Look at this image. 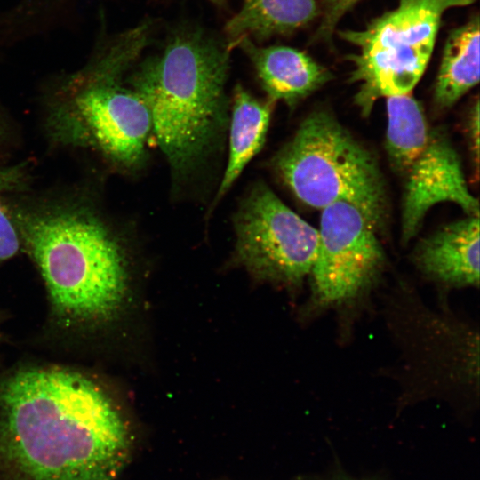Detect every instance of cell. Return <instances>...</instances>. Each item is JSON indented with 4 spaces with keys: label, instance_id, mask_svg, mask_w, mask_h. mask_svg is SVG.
<instances>
[{
    "label": "cell",
    "instance_id": "18",
    "mask_svg": "<svg viewBox=\"0 0 480 480\" xmlns=\"http://www.w3.org/2000/svg\"><path fill=\"white\" fill-rule=\"evenodd\" d=\"M212 1H213V2H215V3H220V2H222V0H212Z\"/></svg>",
    "mask_w": 480,
    "mask_h": 480
},
{
    "label": "cell",
    "instance_id": "8",
    "mask_svg": "<svg viewBox=\"0 0 480 480\" xmlns=\"http://www.w3.org/2000/svg\"><path fill=\"white\" fill-rule=\"evenodd\" d=\"M234 259L259 281L297 288L309 276L318 229L262 180L250 186L233 216Z\"/></svg>",
    "mask_w": 480,
    "mask_h": 480
},
{
    "label": "cell",
    "instance_id": "16",
    "mask_svg": "<svg viewBox=\"0 0 480 480\" xmlns=\"http://www.w3.org/2000/svg\"><path fill=\"white\" fill-rule=\"evenodd\" d=\"M360 0H324V13L317 36L326 38L332 35L340 19Z\"/></svg>",
    "mask_w": 480,
    "mask_h": 480
},
{
    "label": "cell",
    "instance_id": "14",
    "mask_svg": "<svg viewBox=\"0 0 480 480\" xmlns=\"http://www.w3.org/2000/svg\"><path fill=\"white\" fill-rule=\"evenodd\" d=\"M317 14L316 0H245L228 21V36L233 42L268 37L293 31Z\"/></svg>",
    "mask_w": 480,
    "mask_h": 480
},
{
    "label": "cell",
    "instance_id": "1",
    "mask_svg": "<svg viewBox=\"0 0 480 480\" xmlns=\"http://www.w3.org/2000/svg\"><path fill=\"white\" fill-rule=\"evenodd\" d=\"M130 446L117 406L80 373L29 368L0 384V452L21 480H114Z\"/></svg>",
    "mask_w": 480,
    "mask_h": 480
},
{
    "label": "cell",
    "instance_id": "15",
    "mask_svg": "<svg viewBox=\"0 0 480 480\" xmlns=\"http://www.w3.org/2000/svg\"><path fill=\"white\" fill-rule=\"evenodd\" d=\"M28 180L24 164L0 166V261L13 257L20 247L4 196L24 188Z\"/></svg>",
    "mask_w": 480,
    "mask_h": 480
},
{
    "label": "cell",
    "instance_id": "6",
    "mask_svg": "<svg viewBox=\"0 0 480 480\" xmlns=\"http://www.w3.org/2000/svg\"><path fill=\"white\" fill-rule=\"evenodd\" d=\"M385 147L390 165L403 184L401 236L418 233L436 204L452 203L468 215L479 216L461 162L444 129L432 126L422 106L410 93L386 98Z\"/></svg>",
    "mask_w": 480,
    "mask_h": 480
},
{
    "label": "cell",
    "instance_id": "7",
    "mask_svg": "<svg viewBox=\"0 0 480 480\" xmlns=\"http://www.w3.org/2000/svg\"><path fill=\"white\" fill-rule=\"evenodd\" d=\"M473 1L399 0L364 29L340 32L357 50L350 57L351 80L358 84L355 100L364 116L380 98L412 91L430 60L442 15Z\"/></svg>",
    "mask_w": 480,
    "mask_h": 480
},
{
    "label": "cell",
    "instance_id": "10",
    "mask_svg": "<svg viewBox=\"0 0 480 480\" xmlns=\"http://www.w3.org/2000/svg\"><path fill=\"white\" fill-rule=\"evenodd\" d=\"M419 270L454 287L479 285V216L449 223L422 239L413 253Z\"/></svg>",
    "mask_w": 480,
    "mask_h": 480
},
{
    "label": "cell",
    "instance_id": "2",
    "mask_svg": "<svg viewBox=\"0 0 480 480\" xmlns=\"http://www.w3.org/2000/svg\"><path fill=\"white\" fill-rule=\"evenodd\" d=\"M228 69L224 50L190 35L174 38L130 79L148 109L175 195L202 181L220 156L229 123Z\"/></svg>",
    "mask_w": 480,
    "mask_h": 480
},
{
    "label": "cell",
    "instance_id": "5",
    "mask_svg": "<svg viewBox=\"0 0 480 480\" xmlns=\"http://www.w3.org/2000/svg\"><path fill=\"white\" fill-rule=\"evenodd\" d=\"M270 164L304 204L322 210L346 202L359 208L378 228L383 225L387 195L378 162L332 114H309Z\"/></svg>",
    "mask_w": 480,
    "mask_h": 480
},
{
    "label": "cell",
    "instance_id": "13",
    "mask_svg": "<svg viewBox=\"0 0 480 480\" xmlns=\"http://www.w3.org/2000/svg\"><path fill=\"white\" fill-rule=\"evenodd\" d=\"M479 82V20L472 19L449 35L436 76L434 100L448 108Z\"/></svg>",
    "mask_w": 480,
    "mask_h": 480
},
{
    "label": "cell",
    "instance_id": "3",
    "mask_svg": "<svg viewBox=\"0 0 480 480\" xmlns=\"http://www.w3.org/2000/svg\"><path fill=\"white\" fill-rule=\"evenodd\" d=\"M4 203L60 316L85 324L114 319L127 298L130 269L125 247L110 224L77 202Z\"/></svg>",
    "mask_w": 480,
    "mask_h": 480
},
{
    "label": "cell",
    "instance_id": "11",
    "mask_svg": "<svg viewBox=\"0 0 480 480\" xmlns=\"http://www.w3.org/2000/svg\"><path fill=\"white\" fill-rule=\"evenodd\" d=\"M268 100L290 107L324 85L331 74L306 53L286 46L258 48L243 40Z\"/></svg>",
    "mask_w": 480,
    "mask_h": 480
},
{
    "label": "cell",
    "instance_id": "12",
    "mask_svg": "<svg viewBox=\"0 0 480 480\" xmlns=\"http://www.w3.org/2000/svg\"><path fill=\"white\" fill-rule=\"evenodd\" d=\"M274 103L270 100H260L242 86H236L228 128L227 164L210 205V213L226 196L249 162L261 150Z\"/></svg>",
    "mask_w": 480,
    "mask_h": 480
},
{
    "label": "cell",
    "instance_id": "9",
    "mask_svg": "<svg viewBox=\"0 0 480 480\" xmlns=\"http://www.w3.org/2000/svg\"><path fill=\"white\" fill-rule=\"evenodd\" d=\"M377 229L351 204L338 202L322 209L318 248L309 275V309L350 304L373 284L385 264Z\"/></svg>",
    "mask_w": 480,
    "mask_h": 480
},
{
    "label": "cell",
    "instance_id": "4",
    "mask_svg": "<svg viewBox=\"0 0 480 480\" xmlns=\"http://www.w3.org/2000/svg\"><path fill=\"white\" fill-rule=\"evenodd\" d=\"M147 30L141 26L118 36L62 82L47 117L55 141L94 149L122 171L145 165L151 117L122 78L144 47Z\"/></svg>",
    "mask_w": 480,
    "mask_h": 480
},
{
    "label": "cell",
    "instance_id": "19",
    "mask_svg": "<svg viewBox=\"0 0 480 480\" xmlns=\"http://www.w3.org/2000/svg\"><path fill=\"white\" fill-rule=\"evenodd\" d=\"M1 128V127H0ZM1 131V130H0Z\"/></svg>",
    "mask_w": 480,
    "mask_h": 480
},
{
    "label": "cell",
    "instance_id": "17",
    "mask_svg": "<svg viewBox=\"0 0 480 480\" xmlns=\"http://www.w3.org/2000/svg\"><path fill=\"white\" fill-rule=\"evenodd\" d=\"M468 134L475 164L478 165L479 159V102L476 101L468 119Z\"/></svg>",
    "mask_w": 480,
    "mask_h": 480
}]
</instances>
